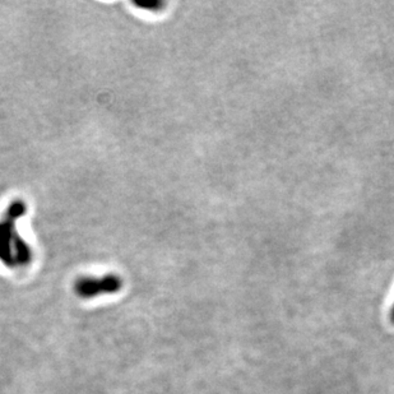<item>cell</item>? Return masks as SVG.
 Listing matches in <instances>:
<instances>
[{"label":"cell","mask_w":394,"mask_h":394,"mask_svg":"<svg viewBox=\"0 0 394 394\" xmlns=\"http://www.w3.org/2000/svg\"><path fill=\"white\" fill-rule=\"evenodd\" d=\"M134 4L139 6V8H155V6H163V3H161V1H152L151 4H142V3H134Z\"/></svg>","instance_id":"3"},{"label":"cell","mask_w":394,"mask_h":394,"mask_svg":"<svg viewBox=\"0 0 394 394\" xmlns=\"http://www.w3.org/2000/svg\"><path fill=\"white\" fill-rule=\"evenodd\" d=\"M123 288V278L116 273L102 275H82L73 285L75 294L83 300L96 299L102 295H114Z\"/></svg>","instance_id":"2"},{"label":"cell","mask_w":394,"mask_h":394,"mask_svg":"<svg viewBox=\"0 0 394 394\" xmlns=\"http://www.w3.org/2000/svg\"><path fill=\"white\" fill-rule=\"evenodd\" d=\"M26 211L27 206L23 200H13L0 219V262L8 268H27L33 261L32 248L19 235L16 225Z\"/></svg>","instance_id":"1"},{"label":"cell","mask_w":394,"mask_h":394,"mask_svg":"<svg viewBox=\"0 0 394 394\" xmlns=\"http://www.w3.org/2000/svg\"><path fill=\"white\" fill-rule=\"evenodd\" d=\"M389 317H390V322L394 324V304L392 309H390V314H389Z\"/></svg>","instance_id":"4"}]
</instances>
